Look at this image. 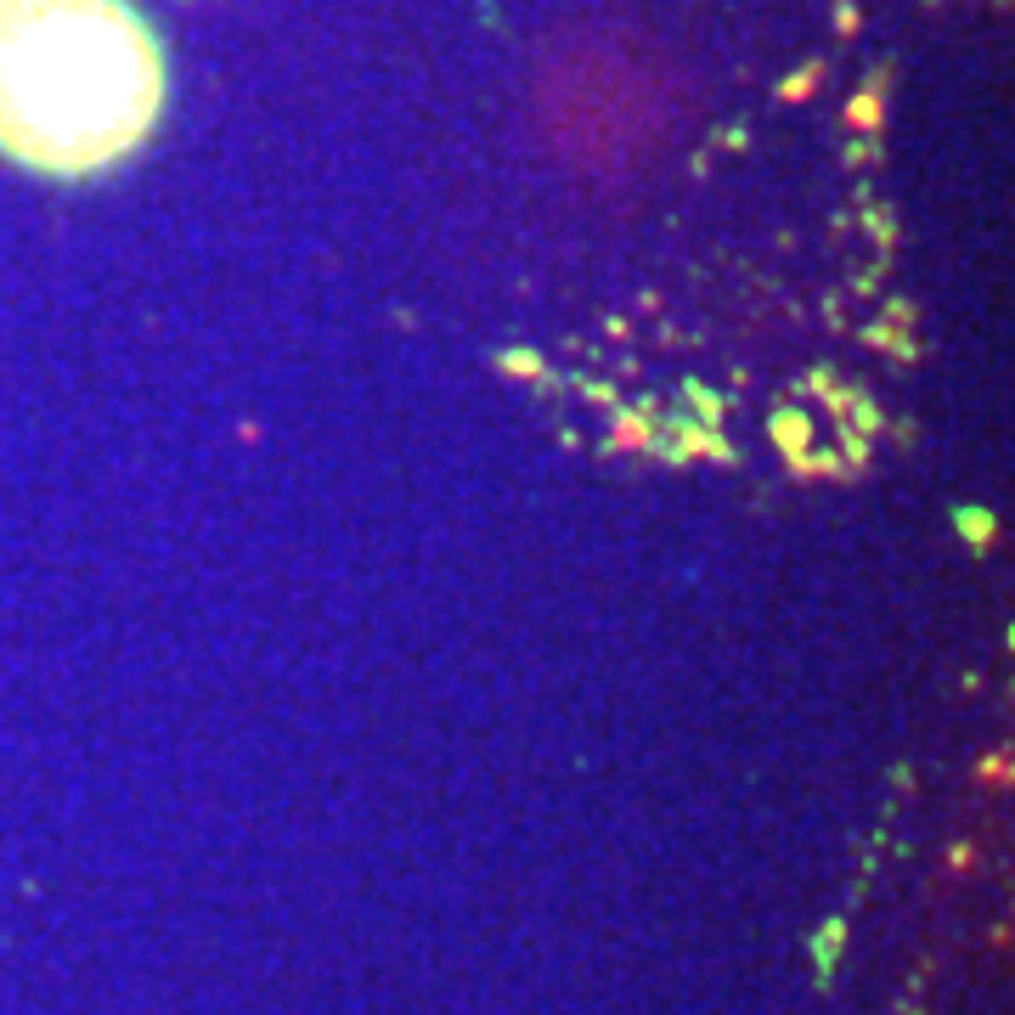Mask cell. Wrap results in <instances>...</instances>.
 I'll return each instance as SVG.
<instances>
[{
  "mask_svg": "<svg viewBox=\"0 0 1015 1015\" xmlns=\"http://www.w3.org/2000/svg\"><path fill=\"white\" fill-rule=\"evenodd\" d=\"M152 102V63L119 12L40 6L0 29V119L40 152H108Z\"/></svg>",
  "mask_w": 1015,
  "mask_h": 1015,
  "instance_id": "obj_1",
  "label": "cell"
}]
</instances>
